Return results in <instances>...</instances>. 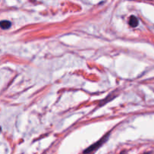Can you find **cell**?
Returning <instances> with one entry per match:
<instances>
[{
  "mask_svg": "<svg viewBox=\"0 0 154 154\" xmlns=\"http://www.w3.org/2000/svg\"><path fill=\"white\" fill-rule=\"evenodd\" d=\"M108 135H109V134H108L107 135L104 136L103 138H101V140H99V141H97V142H96L95 144H93V145L90 146V147H88L87 149H86V150H84V153H91L92 151H94L95 150H96L97 148H99V147H100V146L102 145V144H103L105 141H106L107 138H108Z\"/></svg>",
  "mask_w": 154,
  "mask_h": 154,
  "instance_id": "1",
  "label": "cell"
},
{
  "mask_svg": "<svg viewBox=\"0 0 154 154\" xmlns=\"http://www.w3.org/2000/svg\"><path fill=\"white\" fill-rule=\"evenodd\" d=\"M129 24L130 25V26L136 27L138 25V19L136 17L134 16V15H132V16L129 17Z\"/></svg>",
  "mask_w": 154,
  "mask_h": 154,
  "instance_id": "2",
  "label": "cell"
},
{
  "mask_svg": "<svg viewBox=\"0 0 154 154\" xmlns=\"http://www.w3.org/2000/svg\"><path fill=\"white\" fill-rule=\"evenodd\" d=\"M11 26V23L8 20H2L0 21V27L3 29H7L10 28Z\"/></svg>",
  "mask_w": 154,
  "mask_h": 154,
  "instance_id": "3",
  "label": "cell"
},
{
  "mask_svg": "<svg viewBox=\"0 0 154 154\" xmlns=\"http://www.w3.org/2000/svg\"><path fill=\"white\" fill-rule=\"evenodd\" d=\"M120 154H127V153H126V150H123V151H122L121 153H120Z\"/></svg>",
  "mask_w": 154,
  "mask_h": 154,
  "instance_id": "4",
  "label": "cell"
},
{
  "mask_svg": "<svg viewBox=\"0 0 154 154\" xmlns=\"http://www.w3.org/2000/svg\"><path fill=\"white\" fill-rule=\"evenodd\" d=\"M144 154H152L151 152H147V153H144Z\"/></svg>",
  "mask_w": 154,
  "mask_h": 154,
  "instance_id": "5",
  "label": "cell"
},
{
  "mask_svg": "<svg viewBox=\"0 0 154 154\" xmlns=\"http://www.w3.org/2000/svg\"><path fill=\"white\" fill-rule=\"evenodd\" d=\"M1 130H2V129H1V127H0V132H1Z\"/></svg>",
  "mask_w": 154,
  "mask_h": 154,
  "instance_id": "6",
  "label": "cell"
}]
</instances>
